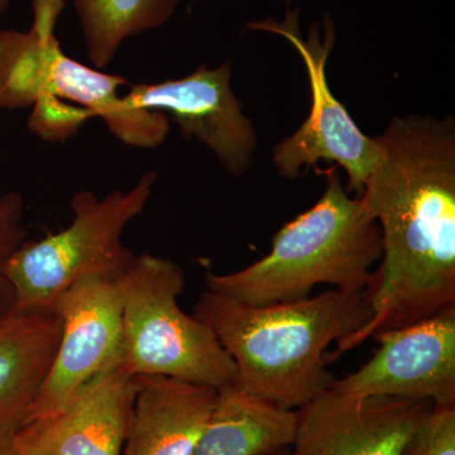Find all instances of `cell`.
I'll return each mask as SVG.
<instances>
[{"instance_id": "cell-8", "label": "cell", "mask_w": 455, "mask_h": 455, "mask_svg": "<svg viewBox=\"0 0 455 455\" xmlns=\"http://www.w3.org/2000/svg\"><path fill=\"white\" fill-rule=\"evenodd\" d=\"M51 307L61 317V338L27 423L52 414L85 383L122 363L121 280L85 278Z\"/></svg>"}, {"instance_id": "cell-22", "label": "cell", "mask_w": 455, "mask_h": 455, "mask_svg": "<svg viewBox=\"0 0 455 455\" xmlns=\"http://www.w3.org/2000/svg\"><path fill=\"white\" fill-rule=\"evenodd\" d=\"M268 455H289V451H287V449H281V451H275V453Z\"/></svg>"}, {"instance_id": "cell-6", "label": "cell", "mask_w": 455, "mask_h": 455, "mask_svg": "<svg viewBox=\"0 0 455 455\" xmlns=\"http://www.w3.org/2000/svg\"><path fill=\"white\" fill-rule=\"evenodd\" d=\"M156 179L157 173L148 171L131 190H116L104 199L79 191L70 203V226L40 241L23 242L5 263L16 296L14 313L49 309L85 278L121 280L134 259L123 244V232L145 212Z\"/></svg>"}, {"instance_id": "cell-21", "label": "cell", "mask_w": 455, "mask_h": 455, "mask_svg": "<svg viewBox=\"0 0 455 455\" xmlns=\"http://www.w3.org/2000/svg\"><path fill=\"white\" fill-rule=\"evenodd\" d=\"M9 3H11V0H0V13L7 9Z\"/></svg>"}, {"instance_id": "cell-4", "label": "cell", "mask_w": 455, "mask_h": 455, "mask_svg": "<svg viewBox=\"0 0 455 455\" xmlns=\"http://www.w3.org/2000/svg\"><path fill=\"white\" fill-rule=\"evenodd\" d=\"M65 0H35L29 31L0 32V109L74 107L106 123L131 147L155 148L170 132L164 113L131 107L119 97L124 77L76 61L60 47L55 27Z\"/></svg>"}, {"instance_id": "cell-18", "label": "cell", "mask_w": 455, "mask_h": 455, "mask_svg": "<svg viewBox=\"0 0 455 455\" xmlns=\"http://www.w3.org/2000/svg\"><path fill=\"white\" fill-rule=\"evenodd\" d=\"M403 455H455V405L433 406Z\"/></svg>"}, {"instance_id": "cell-20", "label": "cell", "mask_w": 455, "mask_h": 455, "mask_svg": "<svg viewBox=\"0 0 455 455\" xmlns=\"http://www.w3.org/2000/svg\"><path fill=\"white\" fill-rule=\"evenodd\" d=\"M16 447L20 455H44V453H41V451H36V449L26 447V445L17 444V443Z\"/></svg>"}, {"instance_id": "cell-5", "label": "cell", "mask_w": 455, "mask_h": 455, "mask_svg": "<svg viewBox=\"0 0 455 455\" xmlns=\"http://www.w3.org/2000/svg\"><path fill=\"white\" fill-rule=\"evenodd\" d=\"M121 286L123 371L217 390L235 383V363L212 329L180 307L187 280L178 263L152 254L134 256Z\"/></svg>"}, {"instance_id": "cell-2", "label": "cell", "mask_w": 455, "mask_h": 455, "mask_svg": "<svg viewBox=\"0 0 455 455\" xmlns=\"http://www.w3.org/2000/svg\"><path fill=\"white\" fill-rule=\"evenodd\" d=\"M193 315L232 358L236 388L295 410L331 387L328 349L366 324L371 311L364 291L331 289L302 300L252 307L206 290Z\"/></svg>"}, {"instance_id": "cell-11", "label": "cell", "mask_w": 455, "mask_h": 455, "mask_svg": "<svg viewBox=\"0 0 455 455\" xmlns=\"http://www.w3.org/2000/svg\"><path fill=\"white\" fill-rule=\"evenodd\" d=\"M230 61L202 66L182 79L137 84L123 98L133 108L170 113L187 139L196 137L228 172L241 175L252 164L256 134L230 88Z\"/></svg>"}, {"instance_id": "cell-16", "label": "cell", "mask_w": 455, "mask_h": 455, "mask_svg": "<svg viewBox=\"0 0 455 455\" xmlns=\"http://www.w3.org/2000/svg\"><path fill=\"white\" fill-rule=\"evenodd\" d=\"M182 0H75L88 55L97 68L112 62L123 42L158 28Z\"/></svg>"}, {"instance_id": "cell-19", "label": "cell", "mask_w": 455, "mask_h": 455, "mask_svg": "<svg viewBox=\"0 0 455 455\" xmlns=\"http://www.w3.org/2000/svg\"><path fill=\"white\" fill-rule=\"evenodd\" d=\"M0 455H20L13 436L0 434Z\"/></svg>"}, {"instance_id": "cell-1", "label": "cell", "mask_w": 455, "mask_h": 455, "mask_svg": "<svg viewBox=\"0 0 455 455\" xmlns=\"http://www.w3.org/2000/svg\"><path fill=\"white\" fill-rule=\"evenodd\" d=\"M364 184L379 223L381 265L364 290L371 316L337 341L329 362L390 329L455 305V128L451 119L395 118Z\"/></svg>"}, {"instance_id": "cell-17", "label": "cell", "mask_w": 455, "mask_h": 455, "mask_svg": "<svg viewBox=\"0 0 455 455\" xmlns=\"http://www.w3.org/2000/svg\"><path fill=\"white\" fill-rule=\"evenodd\" d=\"M25 202L20 194L9 191L0 196V323L14 313L16 296L13 286L5 275V263L26 242L22 227Z\"/></svg>"}, {"instance_id": "cell-13", "label": "cell", "mask_w": 455, "mask_h": 455, "mask_svg": "<svg viewBox=\"0 0 455 455\" xmlns=\"http://www.w3.org/2000/svg\"><path fill=\"white\" fill-rule=\"evenodd\" d=\"M136 394L121 455H193L218 390L158 376H134Z\"/></svg>"}, {"instance_id": "cell-3", "label": "cell", "mask_w": 455, "mask_h": 455, "mask_svg": "<svg viewBox=\"0 0 455 455\" xmlns=\"http://www.w3.org/2000/svg\"><path fill=\"white\" fill-rule=\"evenodd\" d=\"M325 176L324 196L278 230L267 256L232 274L209 272V291L252 307L302 300L322 283L364 291L382 257L381 229L337 167Z\"/></svg>"}, {"instance_id": "cell-23", "label": "cell", "mask_w": 455, "mask_h": 455, "mask_svg": "<svg viewBox=\"0 0 455 455\" xmlns=\"http://www.w3.org/2000/svg\"><path fill=\"white\" fill-rule=\"evenodd\" d=\"M284 2H286L287 4H290V2H291V0H284Z\"/></svg>"}, {"instance_id": "cell-10", "label": "cell", "mask_w": 455, "mask_h": 455, "mask_svg": "<svg viewBox=\"0 0 455 455\" xmlns=\"http://www.w3.org/2000/svg\"><path fill=\"white\" fill-rule=\"evenodd\" d=\"M433 403L328 390L296 411L289 455H403Z\"/></svg>"}, {"instance_id": "cell-15", "label": "cell", "mask_w": 455, "mask_h": 455, "mask_svg": "<svg viewBox=\"0 0 455 455\" xmlns=\"http://www.w3.org/2000/svg\"><path fill=\"white\" fill-rule=\"evenodd\" d=\"M295 410H286L239 390H218L217 403L193 455H268L291 447Z\"/></svg>"}, {"instance_id": "cell-12", "label": "cell", "mask_w": 455, "mask_h": 455, "mask_svg": "<svg viewBox=\"0 0 455 455\" xmlns=\"http://www.w3.org/2000/svg\"><path fill=\"white\" fill-rule=\"evenodd\" d=\"M136 381L121 367L99 374L52 414L27 423L17 444L44 455H121Z\"/></svg>"}, {"instance_id": "cell-14", "label": "cell", "mask_w": 455, "mask_h": 455, "mask_svg": "<svg viewBox=\"0 0 455 455\" xmlns=\"http://www.w3.org/2000/svg\"><path fill=\"white\" fill-rule=\"evenodd\" d=\"M61 317L52 307L13 313L0 323V434L14 436L33 405L55 359Z\"/></svg>"}, {"instance_id": "cell-7", "label": "cell", "mask_w": 455, "mask_h": 455, "mask_svg": "<svg viewBox=\"0 0 455 455\" xmlns=\"http://www.w3.org/2000/svg\"><path fill=\"white\" fill-rule=\"evenodd\" d=\"M299 14V9H287L283 22L269 17L248 25L253 31L286 38L300 53L310 79V116L295 134L275 147L274 164L284 178L296 179L302 170L320 161L337 163L348 173V190L361 196L381 147L379 140L370 139L359 130L329 88L325 68L335 41L331 17H324V40H320L319 25L311 27L307 38L302 37Z\"/></svg>"}, {"instance_id": "cell-9", "label": "cell", "mask_w": 455, "mask_h": 455, "mask_svg": "<svg viewBox=\"0 0 455 455\" xmlns=\"http://www.w3.org/2000/svg\"><path fill=\"white\" fill-rule=\"evenodd\" d=\"M379 349L331 390L455 405V305L420 322L377 334Z\"/></svg>"}]
</instances>
